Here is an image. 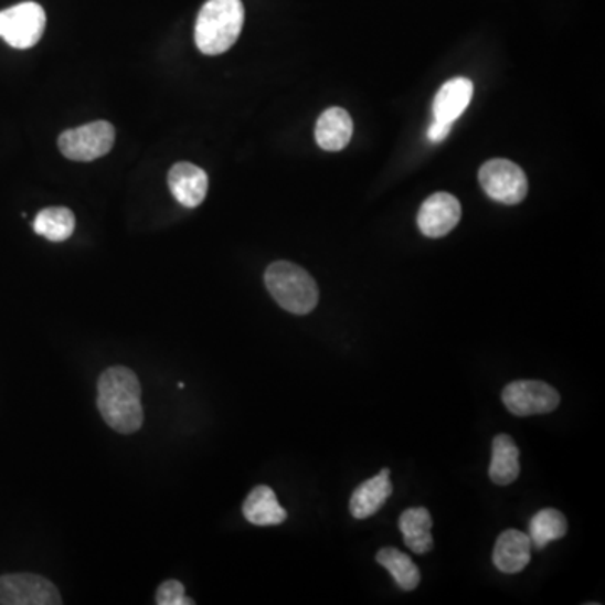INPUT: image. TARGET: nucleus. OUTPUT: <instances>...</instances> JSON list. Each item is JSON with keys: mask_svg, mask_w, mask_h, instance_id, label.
Returning <instances> with one entry per match:
<instances>
[{"mask_svg": "<svg viewBox=\"0 0 605 605\" xmlns=\"http://www.w3.org/2000/svg\"><path fill=\"white\" fill-rule=\"evenodd\" d=\"M141 388L138 376L128 367H112L98 381V405L105 423L120 434H134L144 424Z\"/></svg>", "mask_w": 605, "mask_h": 605, "instance_id": "nucleus-1", "label": "nucleus"}, {"mask_svg": "<svg viewBox=\"0 0 605 605\" xmlns=\"http://www.w3.org/2000/svg\"><path fill=\"white\" fill-rule=\"evenodd\" d=\"M243 25L241 0H208L195 22V44L205 56H219L236 44Z\"/></svg>", "mask_w": 605, "mask_h": 605, "instance_id": "nucleus-2", "label": "nucleus"}, {"mask_svg": "<svg viewBox=\"0 0 605 605\" xmlns=\"http://www.w3.org/2000/svg\"><path fill=\"white\" fill-rule=\"evenodd\" d=\"M264 283L279 307L289 314L308 315L317 308L320 298L317 282L296 264L276 261L266 269Z\"/></svg>", "mask_w": 605, "mask_h": 605, "instance_id": "nucleus-3", "label": "nucleus"}, {"mask_svg": "<svg viewBox=\"0 0 605 605\" xmlns=\"http://www.w3.org/2000/svg\"><path fill=\"white\" fill-rule=\"evenodd\" d=\"M61 153L74 162L102 159L115 145V128L108 121H93L63 131L57 138Z\"/></svg>", "mask_w": 605, "mask_h": 605, "instance_id": "nucleus-4", "label": "nucleus"}, {"mask_svg": "<svg viewBox=\"0 0 605 605\" xmlns=\"http://www.w3.org/2000/svg\"><path fill=\"white\" fill-rule=\"evenodd\" d=\"M46 29V12L38 2H22L0 11V38L14 50L40 43Z\"/></svg>", "mask_w": 605, "mask_h": 605, "instance_id": "nucleus-5", "label": "nucleus"}, {"mask_svg": "<svg viewBox=\"0 0 605 605\" xmlns=\"http://www.w3.org/2000/svg\"><path fill=\"white\" fill-rule=\"evenodd\" d=\"M479 183L486 194L505 205L520 204L528 194L523 170L510 160H489L479 170Z\"/></svg>", "mask_w": 605, "mask_h": 605, "instance_id": "nucleus-6", "label": "nucleus"}, {"mask_svg": "<svg viewBox=\"0 0 605 605\" xmlns=\"http://www.w3.org/2000/svg\"><path fill=\"white\" fill-rule=\"evenodd\" d=\"M53 582L35 574H9L0 577V605H61Z\"/></svg>", "mask_w": 605, "mask_h": 605, "instance_id": "nucleus-7", "label": "nucleus"}, {"mask_svg": "<svg viewBox=\"0 0 605 605\" xmlns=\"http://www.w3.org/2000/svg\"><path fill=\"white\" fill-rule=\"evenodd\" d=\"M503 404L511 414L518 417L527 415L549 414L560 404V394L540 381H517L505 388Z\"/></svg>", "mask_w": 605, "mask_h": 605, "instance_id": "nucleus-8", "label": "nucleus"}, {"mask_svg": "<svg viewBox=\"0 0 605 605\" xmlns=\"http://www.w3.org/2000/svg\"><path fill=\"white\" fill-rule=\"evenodd\" d=\"M461 219V204L454 195L437 192L431 195L417 215L421 233L427 237H444L458 225Z\"/></svg>", "mask_w": 605, "mask_h": 605, "instance_id": "nucleus-9", "label": "nucleus"}, {"mask_svg": "<svg viewBox=\"0 0 605 605\" xmlns=\"http://www.w3.org/2000/svg\"><path fill=\"white\" fill-rule=\"evenodd\" d=\"M169 187L176 201L187 209H195L205 201L209 177L194 163L179 162L170 169Z\"/></svg>", "mask_w": 605, "mask_h": 605, "instance_id": "nucleus-10", "label": "nucleus"}, {"mask_svg": "<svg viewBox=\"0 0 605 605\" xmlns=\"http://www.w3.org/2000/svg\"><path fill=\"white\" fill-rule=\"evenodd\" d=\"M392 489L394 488H392L391 469L384 468L379 475L357 486L350 498V513L357 520L373 517L384 507L392 495Z\"/></svg>", "mask_w": 605, "mask_h": 605, "instance_id": "nucleus-11", "label": "nucleus"}, {"mask_svg": "<svg viewBox=\"0 0 605 605\" xmlns=\"http://www.w3.org/2000/svg\"><path fill=\"white\" fill-rule=\"evenodd\" d=\"M532 559V542L527 533L507 530L498 537L495 545L493 562L498 571L505 574H518Z\"/></svg>", "mask_w": 605, "mask_h": 605, "instance_id": "nucleus-12", "label": "nucleus"}, {"mask_svg": "<svg viewBox=\"0 0 605 605\" xmlns=\"http://www.w3.org/2000/svg\"><path fill=\"white\" fill-rule=\"evenodd\" d=\"M352 117L343 108H328L321 113L315 127L317 144L327 151L343 150L352 140Z\"/></svg>", "mask_w": 605, "mask_h": 605, "instance_id": "nucleus-13", "label": "nucleus"}, {"mask_svg": "<svg viewBox=\"0 0 605 605\" xmlns=\"http://www.w3.org/2000/svg\"><path fill=\"white\" fill-rule=\"evenodd\" d=\"M475 86L468 78H454L444 83L433 103L434 120L454 124L468 108Z\"/></svg>", "mask_w": 605, "mask_h": 605, "instance_id": "nucleus-14", "label": "nucleus"}, {"mask_svg": "<svg viewBox=\"0 0 605 605\" xmlns=\"http://www.w3.org/2000/svg\"><path fill=\"white\" fill-rule=\"evenodd\" d=\"M243 514L250 523L257 524V527L282 524L288 518V513L279 505L275 491L264 485L256 486L251 491L250 497L244 501Z\"/></svg>", "mask_w": 605, "mask_h": 605, "instance_id": "nucleus-15", "label": "nucleus"}, {"mask_svg": "<svg viewBox=\"0 0 605 605\" xmlns=\"http://www.w3.org/2000/svg\"><path fill=\"white\" fill-rule=\"evenodd\" d=\"M402 537H404L405 546L411 549L417 555L431 552L434 546L433 518L426 508H408L401 514L399 520Z\"/></svg>", "mask_w": 605, "mask_h": 605, "instance_id": "nucleus-16", "label": "nucleus"}, {"mask_svg": "<svg viewBox=\"0 0 605 605\" xmlns=\"http://www.w3.org/2000/svg\"><path fill=\"white\" fill-rule=\"evenodd\" d=\"M520 476V449L508 434H498L493 441V458L489 478L495 485H511Z\"/></svg>", "mask_w": 605, "mask_h": 605, "instance_id": "nucleus-17", "label": "nucleus"}, {"mask_svg": "<svg viewBox=\"0 0 605 605\" xmlns=\"http://www.w3.org/2000/svg\"><path fill=\"white\" fill-rule=\"evenodd\" d=\"M32 227H34L35 234L46 237L47 241L63 243L73 236L76 219L70 209L47 208L35 215Z\"/></svg>", "mask_w": 605, "mask_h": 605, "instance_id": "nucleus-18", "label": "nucleus"}, {"mask_svg": "<svg viewBox=\"0 0 605 605\" xmlns=\"http://www.w3.org/2000/svg\"><path fill=\"white\" fill-rule=\"evenodd\" d=\"M376 562L391 572L399 587L404 588V591H414L420 585V569L412 562L411 556L405 555L401 550L385 546V549L376 553Z\"/></svg>", "mask_w": 605, "mask_h": 605, "instance_id": "nucleus-19", "label": "nucleus"}, {"mask_svg": "<svg viewBox=\"0 0 605 605\" xmlns=\"http://www.w3.org/2000/svg\"><path fill=\"white\" fill-rule=\"evenodd\" d=\"M566 533V520L563 513L553 508L539 511L535 517L530 520V542L537 549H545L549 543L562 539Z\"/></svg>", "mask_w": 605, "mask_h": 605, "instance_id": "nucleus-20", "label": "nucleus"}, {"mask_svg": "<svg viewBox=\"0 0 605 605\" xmlns=\"http://www.w3.org/2000/svg\"><path fill=\"white\" fill-rule=\"evenodd\" d=\"M159 605H194L192 598L187 597L185 588L179 581H166L160 585L156 595Z\"/></svg>", "mask_w": 605, "mask_h": 605, "instance_id": "nucleus-21", "label": "nucleus"}, {"mask_svg": "<svg viewBox=\"0 0 605 605\" xmlns=\"http://www.w3.org/2000/svg\"><path fill=\"white\" fill-rule=\"evenodd\" d=\"M453 130V124H447V121L434 120L431 125L429 130H427V138H429L433 144H439L443 141L447 135Z\"/></svg>", "mask_w": 605, "mask_h": 605, "instance_id": "nucleus-22", "label": "nucleus"}]
</instances>
